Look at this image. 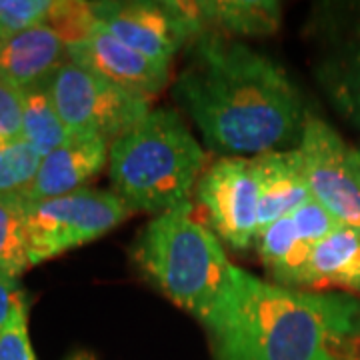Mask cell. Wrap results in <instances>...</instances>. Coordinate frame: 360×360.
<instances>
[{
  "label": "cell",
  "instance_id": "cell-1",
  "mask_svg": "<svg viewBox=\"0 0 360 360\" xmlns=\"http://www.w3.org/2000/svg\"><path fill=\"white\" fill-rule=\"evenodd\" d=\"M172 96L205 144L222 156L288 150L300 142L309 112L290 75L264 52L217 32L186 46Z\"/></svg>",
  "mask_w": 360,
  "mask_h": 360
},
{
  "label": "cell",
  "instance_id": "cell-2",
  "mask_svg": "<svg viewBox=\"0 0 360 360\" xmlns=\"http://www.w3.org/2000/svg\"><path fill=\"white\" fill-rule=\"evenodd\" d=\"M214 360H356L360 300L286 288L234 270L231 290L202 322Z\"/></svg>",
  "mask_w": 360,
  "mask_h": 360
},
{
  "label": "cell",
  "instance_id": "cell-3",
  "mask_svg": "<svg viewBox=\"0 0 360 360\" xmlns=\"http://www.w3.org/2000/svg\"><path fill=\"white\" fill-rule=\"evenodd\" d=\"M206 153L174 108H153L110 144L115 193L134 210L162 214L191 202Z\"/></svg>",
  "mask_w": 360,
  "mask_h": 360
},
{
  "label": "cell",
  "instance_id": "cell-4",
  "mask_svg": "<svg viewBox=\"0 0 360 360\" xmlns=\"http://www.w3.org/2000/svg\"><path fill=\"white\" fill-rule=\"evenodd\" d=\"M134 258L168 300L200 324L231 290L236 270L219 236L194 219L193 202L156 214L144 226Z\"/></svg>",
  "mask_w": 360,
  "mask_h": 360
},
{
  "label": "cell",
  "instance_id": "cell-5",
  "mask_svg": "<svg viewBox=\"0 0 360 360\" xmlns=\"http://www.w3.org/2000/svg\"><path fill=\"white\" fill-rule=\"evenodd\" d=\"M130 212L132 208L115 191L92 186L46 200H26L30 266L101 238Z\"/></svg>",
  "mask_w": 360,
  "mask_h": 360
},
{
  "label": "cell",
  "instance_id": "cell-6",
  "mask_svg": "<svg viewBox=\"0 0 360 360\" xmlns=\"http://www.w3.org/2000/svg\"><path fill=\"white\" fill-rule=\"evenodd\" d=\"M46 89L75 139H104L110 144L153 110V101L134 96L68 58Z\"/></svg>",
  "mask_w": 360,
  "mask_h": 360
},
{
  "label": "cell",
  "instance_id": "cell-7",
  "mask_svg": "<svg viewBox=\"0 0 360 360\" xmlns=\"http://www.w3.org/2000/svg\"><path fill=\"white\" fill-rule=\"evenodd\" d=\"M298 153L312 198L342 226L360 231V160L356 148L326 120L309 115Z\"/></svg>",
  "mask_w": 360,
  "mask_h": 360
},
{
  "label": "cell",
  "instance_id": "cell-8",
  "mask_svg": "<svg viewBox=\"0 0 360 360\" xmlns=\"http://www.w3.org/2000/svg\"><path fill=\"white\" fill-rule=\"evenodd\" d=\"M92 8L104 30L165 65H172L174 56L202 34L184 0L92 2Z\"/></svg>",
  "mask_w": 360,
  "mask_h": 360
},
{
  "label": "cell",
  "instance_id": "cell-9",
  "mask_svg": "<svg viewBox=\"0 0 360 360\" xmlns=\"http://www.w3.org/2000/svg\"><path fill=\"white\" fill-rule=\"evenodd\" d=\"M212 232L234 250H246L258 236V182L252 158L222 156L206 167L196 184Z\"/></svg>",
  "mask_w": 360,
  "mask_h": 360
},
{
  "label": "cell",
  "instance_id": "cell-10",
  "mask_svg": "<svg viewBox=\"0 0 360 360\" xmlns=\"http://www.w3.org/2000/svg\"><path fill=\"white\" fill-rule=\"evenodd\" d=\"M338 226L340 222L312 198L292 214L258 232V257L272 283L286 288H300L314 246Z\"/></svg>",
  "mask_w": 360,
  "mask_h": 360
},
{
  "label": "cell",
  "instance_id": "cell-11",
  "mask_svg": "<svg viewBox=\"0 0 360 360\" xmlns=\"http://www.w3.org/2000/svg\"><path fill=\"white\" fill-rule=\"evenodd\" d=\"M68 56L94 75L146 101H155L170 84V65L130 49L101 25L94 26L86 39L68 46Z\"/></svg>",
  "mask_w": 360,
  "mask_h": 360
},
{
  "label": "cell",
  "instance_id": "cell-12",
  "mask_svg": "<svg viewBox=\"0 0 360 360\" xmlns=\"http://www.w3.org/2000/svg\"><path fill=\"white\" fill-rule=\"evenodd\" d=\"M110 142L104 139H72L42 156L39 174L26 191L28 202L77 193L89 186L108 167Z\"/></svg>",
  "mask_w": 360,
  "mask_h": 360
},
{
  "label": "cell",
  "instance_id": "cell-13",
  "mask_svg": "<svg viewBox=\"0 0 360 360\" xmlns=\"http://www.w3.org/2000/svg\"><path fill=\"white\" fill-rule=\"evenodd\" d=\"M68 58V44L46 25L0 39V78L20 92L44 84Z\"/></svg>",
  "mask_w": 360,
  "mask_h": 360
},
{
  "label": "cell",
  "instance_id": "cell-14",
  "mask_svg": "<svg viewBox=\"0 0 360 360\" xmlns=\"http://www.w3.org/2000/svg\"><path fill=\"white\" fill-rule=\"evenodd\" d=\"M252 167L260 194L258 232L312 200L298 148L252 156Z\"/></svg>",
  "mask_w": 360,
  "mask_h": 360
},
{
  "label": "cell",
  "instance_id": "cell-15",
  "mask_svg": "<svg viewBox=\"0 0 360 360\" xmlns=\"http://www.w3.org/2000/svg\"><path fill=\"white\" fill-rule=\"evenodd\" d=\"M202 32L222 37H269L283 20V4L274 0H188Z\"/></svg>",
  "mask_w": 360,
  "mask_h": 360
},
{
  "label": "cell",
  "instance_id": "cell-16",
  "mask_svg": "<svg viewBox=\"0 0 360 360\" xmlns=\"http://www.w3.org/2000/svg\"><path fill=\"white\" fill-rule=\"evenodd\" d=\"M302 288H340L360 295V231L340 224L322 238L307 262Z\"/></svg>",
  "mask_w": 360,
  "mask_h": 360
},
{
  "label": "cell",
  "instance_id": "cell-17",
  "mask_svg": "<svg viewBox=\"0 0 360 360\" xmlns=\"http://www.w3.org/2000/svg\"><path fill=\"white\" fill-rule=\"evenodd\" d=\"M316 77L336 112L360 129V32L322 58Z\"/></svg>",
  "mask_w": 360,
  "mask_h": 360
},
{
  "label": "cell",
  "instance_id": "cell-18",
  "mask_svg": "<svg viewBox=\"0 0 360 360\" xmlns=\"http://www.w3.org/2000/svg\"><path fill=\"white\" fill-rule=\"evenodd\" d=\"M72 139L52 103L46 82L22 90V141L40 156H46Z\"/></svg>",
  "mask_w": 360,
  "mask_h": 360
},
{
  "label": "cell",
  "instance_id": "cell-19",
  "mask_svg": "<svg viewBox=\"0 0 360 360\" xmlns=\"http://www.w3.org/2000/svg\"><path fill=\"white\" fill-rule=\"evenodd\" d=\"M30 269L25 196H0V278L18 281Z\"/></svg>",
  "mask_w": 360,
  "mask_h": 360
},
{
  "label": "cell",
  "instance_id": "cell-20",
  "mask_svg": "<svg viewBox=\"0 0 360 360\" xmlns=\"http://www.w3.org/2000/svg\"><path fill=\"white\" fill-rule=\"evenodd\" d=\"M40 162L42 156L22 139L0 146V196H25Z\"/></svg>",
  "mask_w": 360,
  "mask_h": 360
},
{
  "label": "cell",
  "instance_id": "cell-21",
  "mask_svg": "<svg viewBox=\"0 0 360 360\" xmlns=\"http://www.w3.org/2000/svg\"><path fill=\"white\" fill-rule=\"evenodd\" d=\"M56 0H0V39L46 25Z\"/></svg>",
  "mask_w": 360,
  "mask_h": 360
},
{
  "label": "cell",
  "instance_id": "cell-22",
  "mask_svg": "<svg viewBox=\"0 0 360 360\" xmlns=\"http://www.w3.org/2000/svg\"><path fill=\"white\" fill-rule=\"evenodd\" d=\"M28 300L13 314L0 333V360H39L28 333Z\"/></svg>",
  "mask_w": 360,
  "mask_h": 360
},
{
  "label": "cell",
  "instance_id": "cell-23",
  "mask_svg": "<svg viewBox=\"0 0 360 360\" xmlns=\"http://www.w3.org/2000/svg\"><path fill=\"white\" fill-rule=\"evenodd\" d=\"M22 139V92L0 78V146Z\"/></svg>",
  "mask_w": 360,
  "mask_h": 360
},
{
  "label": "cell",
  "instance_id": "cell-24",
  "mask_svg": "<svg viewBox=\"0 0 360 360\" xmlns=\"http://www.w3.org/2000/svg\"><path fill=\"white\" fill-rule=\"evenodd\" d=\"M26 300H28V296H26L22 284L18 281L0 278V333L11 322L16 309Z\"/></svg>",
  "mask_w": 360,
  "mask_h": 360
},
{
  "label": "cell",
  "instance_id": "cell-25",
  "mask_svg": "<svg viewBox=\"0 0 360 360\" xmlns=\"http://www.w3.org/2000/svg\"><path fill=\"white\" fill-rule=\"evenodd\" d=\"M65 360H96L90 352H86V350H77V352H72L70 356H66Z\"/></svg>",
  "mask_w": 360,
  "mask_h": 360
},
{
  "label": "cell",
  "instance_id": "cell-26",
  "mask_svg": "<svg viewBox=\"0 0 360 360\" xmlns=\"http://www.w3.org/2000/svg\"><path fill=\"white\" fill-rule=\"evenodd\" d=\"M356 155H359V160H360V146H359V148H356Z\"/></svg>",
  "mask_w": 360,
  "mask_h": 360
},
{
  "label": "cell",
  "instance_id": "cell-27",
  "mask_svg": "<svg viewBox=\"0 0 360 360\" xmlns=\"http://www.w3.org/2000/svg\"><path fill=\"white\" fill-rule=\"evenodd\" d=\"M356 360H360V356H359V359H356Z\"/></svg>",
  "mask_w": 360,
  "mask_h": 360
}]
</instances>
